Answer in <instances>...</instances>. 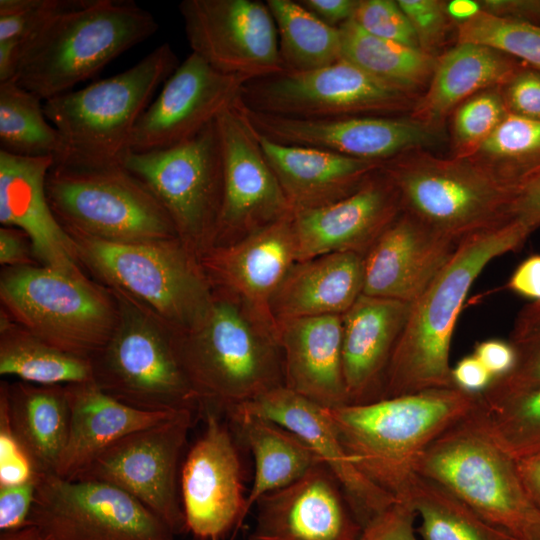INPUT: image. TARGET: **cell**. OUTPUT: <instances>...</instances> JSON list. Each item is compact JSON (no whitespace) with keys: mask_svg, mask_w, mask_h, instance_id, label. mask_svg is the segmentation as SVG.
Listing matches in <instances>:
<instances>
[{"mask_svg":"<svg viewBox=\"0 0 540 540\" xmlns=\"http://www.w3.org/2000/svg\"><path fill=\"white\" fill-rule=\"evenodd\" d=\"M539 227L513 217L459 243L450 261L411 303L388 365L381 399L455 387L450 347L469 290L493 259L518 250Z\"/></svg>","mask_w":540,"mask_h":540,"instance_id":"cell-1","label":"cell"},{"mask_svg":"<svg viewBox=\"0 0 540 540\" xmlns=\"http://www.w3.org/2000/svg\"><path fill=\"white\" fill-rule=\"evenodd\" d=\"M480 394L435 388L363 404L326 408L358 470L401 500L425 450L478 406Z\"/></svg>","mask_w":540,"mask_h":540,"instance_id":"cell-2","label":"cell"},{"mask_svg":"<svg viewBox=\"0 0 540 540\" xmlns=\"http://www.w3.org/2000/svg\"><path fill=\"white\" fill-rule=\"evenodd\" d=\"M158 28L132 1L82 0L28 40L13 79L44 102L71 91Z\"/></svg>","mask_w":540,"mask_h":540,"instance_id":"cell-3","label":"cell"},{"mask_svg":"<svg viewBox=\"0 0 540 540\" xmlns=\"http://www.w3.org/2000/svg\"><path fill=\"white\" fill-rule=\"evenodd\" d=\"M173 345L200 411L225 414L284 386L277 342L229 301L214 300L202 323L182 338H173Z\"/></svg>","mask_w":540,"mask_h":540,"instance_id":"cell-4","label":"cell"},{"mask_svg":"<svg viewBox=\"0 0 540 540\" xmlns=\"http://www.w3.org/2000/svg\"><path fill=\"white\" fill-rule=\"evenodd\" d=\"M178 65L172 47L163 43L121 73L44 101V113L66 148L61 162L121 163L156 89Z\"/></svg>","mask_w":540,"mask_h":540,"instance_id":"cell-5","label":"cell"},{"mask_svg":"<svg viewBox=\"0 0 540 540\" xmlns=\"http://www.w3.org/2000/svg\"><path fill=\"white\" fill-rule=\"evenodd\" d=\"M381 170L404 212L458 245L511 219L520 191L469 158H441L421 149L384 162Z\"/></svg>","mask_w":540,"mask_h":540,"instance_id":"cell-6","label":"cell"},{"mask_svg":"<svg viewBox=\"0 0 540 540\" xmlns=\"http://www.w3.org/2000/svg\"><path fill=\"white\" fill-rule=\"evenodd\" d=\"M70 235L79 258L160 325L187 334L208 314L214 299L207 279L180 239L116 243Z\"/></svg>","mask_w":540,"mask_h":540,"instance_id":"cell-7","label":"cell"},{"mask_svg":"<svg viewBox=\"0 0 540 540\" xmlns=\"http://www.w3.org/2000/svg\"><path fill=\"white\" fill-rule=\"evenodd\" d=\"M46 193L70 234L116 243L179 239L158 198L121 163H54Z\"/></svg>","mask_w":540,"mask_h":540,"instance_id":"cell-8","label":"cell"},{"mask_svg":"<svg viewBox=\"0 0 540 540\" xmlns=\"http://www.w3.org/2000/svg\"><path fill=\"white\" fill-rule=\"evenodd\" d=\"M5 313L21 328L66 353L91 359L110 340L118 304L85 277L49 267H11L1 274Z\"/></svg>","mask_w":540,"mask_h":540,"instance_id":"cell-9","label":"cell"},{"mask_svg":"<svg viewBox=\"0 0 540 540\" xmlns=\"http://www.w3.org/2000/svg\"><path fill=\"white\" fill-rule=\"evenodd\" d=\"M118 320L108 343L91 359L93 382L139 410L200 411L165 327L117 294Z\"/></svg>","mask_w":540,"mask_h":540,"instance_id":"cell-10","label":"cell"},{"mask_svg":"<svg viewBox=\"0 0 540 540\" xmlns=\"http://www.w3.org/2000/svg\"><path fill=\"white\" fill-rule=\"evenodd\" d=\"M121 164L158 198L184 244H199L216 235L223 197L217 119L174 146L147 152L128 150Z\"/></svg>","mask_w":540,"mask_h":540,"instance_id":"cell-11","label":"cell"},{"mask_svg":"<svg viewBox=\"0 0 540 540\" xmlns=\"http://www.w3.org/2000/svg\"><path fill=\"white\" fill-rule=\"evenodd\" d=\"M246 108L302 119L389 116L413 107V96L394 89L341 59L307 71H284L246 82Z\"/></svg>","mask_w":540,"mask_h":540,"instance_id":"cell-12","label":"cell"},{"mask_svg":"<svg viewBox=\"0 0 540 540\" xmlns=\"http://www.w3.org/2000/svg\"><path fill=\"white\" fill-rule=\"evenodd\" d=\"M29 525L56 540H174L176 536L126 491L55 473L38 474Z\"/></svg>","mask_w":540,"mask_h":540,"instance_id":"cell-13","label":"cell"},{"mask_svg":"<svg viewBox=\"0 0 540 540\" xmlns=\"http://www.w3.org/2000/svg\"><path fill=\"white\" fill-rule=\"evenodd\" d=\"M194 413L180 410L158 424L120 438L74 479L114 485L139 500L176 536L187 532L178 468Z\"/></svg>","mask_w":540,"mask_h":540,"instance_id":"cell-14","label":"cell"},{"mask_svg":"<svg viewBox=\"0 0 540 540\" xmlns=\"http://www.w3.org/2000/svg\"><path fill=\"white\" fill-rule=\"evenodd\" d=\"M179 12L192 52L219 72L250 81L285 71L266 2L183 0Z\"/></svg>","mask_w":540,"mask_h":540,"instance_id":"cell-15","label":"cell"},{"mask_svg":"<svg viewBox=\"0 0 540 540\" xmlns=\"http://www.w3.org/2000/svg\"><path fill=\"white\" fill-rule=\"evenodd\" d=\"M200 412L205 428L182 464L180 497L187 532L199 540H218L246 516L242 464L233 430L221 413Z\"/></svg>","mask_w":540,"mask_h":540,"instance_id":"cell-16","label":"cell"},{"mask_svg":"<svg viewBox=\"0 0 540 540\" xmlns=\"http://www.w3.org/2000/svg\"><path fill=\"white\" fill-rule=\"evenodd\" d=\"M239 107L265 138L284 145L325 150L351 158L384 163L436 142L438 129L409 118L353 116L302 119Z\"/></svg>","mask_w":540,"mask_h":540,"instance_id":"cell-17","label":"cell"},{"mask_svg":"<svg viewBox=\"0 0 540 540\" xmlns=\"http://www.w3.org/2000/svg\"><path fill=\"white\" fill-rule=\"evenodd\" d=\"M248 81L219 72L191 52L141 115L129 150H160L190 139L234 105Z\"/></svg>","mask_w":540,"mask_h":540,"instance_id":"cell-18","label":"cell"},{"mask_svg":"<svg viewBox=\"0 0 540 540\" xmlns=\"http://www.w3.org/2000/svg\"><path fill=\"white\" fill-rule=\"evenodd\" d=\"M238 101L217 118L223 197L216 235L244 237L293 210Z\"/></svg>","mask_w":540,"mask_h":540,"instance_id":"cell-19","label":"cell"},{"mask_svg":"<svg viewBox=\"0 0 540 540\" xmlns=\"http://www.w3.org/2000/svg\"><path fill=\"white\" fill-rule=\"evenodd\" d=\"M402 211L399 194L381 169L334 203L293 211L297 262L336 252L364 256Z\"/></svg>","mask_w":540,"mask_h":540,"instance_id":"cell-20","label":"cell"},{"mask_svg":"<svg viewBox=\"0 0 540 540\" xmlns=\"http://www.w3.org/2000/svg\"><path fill=\"white\" fill-rule=\"evenodd\" d=\"M230 412L266 418L298 435L333 473L362 528L396 501L354 465L326 408L280 386Z\"/></svg>","mask_w":540,"mask_h":540,"instance_id":"cell-21","label":"cell"},{"mask_svg":"<svg viewBox=\"0 0 540 540\" xmlns=\"http://www.w3.org/2000/svg\"><path fill=\"white\" fill-rule=\"evenodd\" d=\"M255 505L250 540H356L362 531L339 482L323 463Z\"/></svg>","mask_w":540,"mask_h":540,"instance_id":"cell-22","label":"cell"},{"mask_svg":"<svg viewBox=\"0 0 540 540\" xmlns=\"http://www.w3.org/2000/svg\"><path fill=\"white\" fill-rule=\"evenodd\" d=\"M55 163L49 157H25L0 150V222L22 231L43 266L84 277L74 239L49 204L46 178Z\"/></svg>","mask_w":540,"mask_h":540,"instance_id":"cell-23","label":"cell"},{"mask_svg":"<svg viewBox=\"0 0 540 540\" xmlns=\"http://www.w3.org/2000/svg\"><path fill=\"white\" fill-rule=\"evenodd\" d=\"M297 263L293 211L213 250L205 265L249 307L276 340L277 322L271 301L290 269Z\"/></svg>","mask_w":540,"mask_h":540,"instance_id":"cell-24","label":"cell"},{"mask_svg":"<svg viewBox=\"0 0 540 540\" xmlns=\"http://www.w3.org/2000/svg\"><path fill=\"white\" fill-rule=\"evenodd\" d=\"M457 247L402 211L364 255L362 294L411 304L446 266Z\"/></svg>","mask_w":540,"mask_h":540,"instance_id":"cell-25","label":"cell"},{"mask_svg":"<svg viewBox=\"0 0 540 540\" xmlns=\"http://www.w3.org/2000/svg\"><path fill=\"white\" fill-rule=\"evenodd\" d=\"M284 387L324 407L348 404L342 362V318L323 315L277 321Z\"/></svg>","mask_w":540,"mask_h":540,"instance_id":"cell-26","label":"cell"},{"mask_svg":"<svg viewBox=\"0 0 540 540\" xmlns=\"http://www.w3.org/2000/svg\"><path fill=\"white\" fill-rule=\"evenodd\" d=\"M410 303L361 294L342 318V362L348 404L382 398L388 365Z\"/></svg>","mask_w":540,"mask_h":540,"instance_id":"cell-27","label":"cell"},{"mask_svg":"<svg viewBox=\"0 0 540 540\" xmlns=\"http://www.w3.org/2000/svg\"><path fill=\"white\" fill-rule=\"evenodd\" d=\"M255 132L293 211L322 207L350 195L383 164L315 148L284 145Z\"/></svg>","mask_w":540,"mask_h":540,"instance_id":"cell-28","label":"cell"},{"mask_svg":"<svg viewBox=\"0 0 540 540\" xmlns=\"http://www.w3.org/2000/svg\"><path fill=\"white\" fill-rule=\"evenodd\" d=\"M66 390L69 431L55 474L70 480L120 438L178 412H150L130 407L103 392L93 381L66 385Z\"/></svg>","mask_w":540,"mask_h":540,"instance_id":"cell-29","label":"cell"},{"mask_svg":"<svg viewBox=\"0 0 540 540\" xmlns=\"http://www.w3.org/2000/svg\"><path fill=\"white\" fill-rule=\"evenodd\" d=\"M525 64L488 46L457 43L437 57L424 94L410 117L439 129L450 113L472 96L503 87Z\"/></svg>","mask_w":540,"mask_h":540,"instance_id":"cell-30","label":"cell"},{"mask_svg":"<svg viewBox=\"0 0 540 540\" xmlns=\"http://www.w3.org/2000/svg\"><path fill=\"white\" fill-rule=\"evenodd\" d=\"M364 256L336 252L297 262L275 292L271 312L281 319L343 315L360 297Z\"/></svg>","mask_w":540,"mask_h":540,"instance_id":"cell-31","label":"cell"},{"mask_svg":"<svg viewBox=\"0 0 540 540\" xmlns=\"http://www.w3.org/2000/svg\"><path fill=\"white\" fill-rule=\"evenodd\" d=\"M10 426L38 474L55 473L66 445L70 408L66 385L0 386Z\"/></svg>","mask_w":540,"mask_h":540,"instance_id":"cell-32","label":"cell"},{"mask_svg":"<svg viewBox=\"0 0 540 540\" xmlns=\"http://www.w3.org/2000/svg\"><path fill=\"white\" fill-rule=\"evenodd\" d=\"M225 416L254 457L255 472L246 496L245 515L261 497L292 484L322 463L298 435L280 424L250 414L230 412Z\"/></svg>","mask_w":540,"mask_h":540,"instance_id":"cell-33","label":"cell"},{"mask_svg":"<svg viewBox=\"0 0 540 540\" xmlns=\"http://www.w3.org/2000/svg\"><path fill=\"white\" fill-rule=\"evenodd\" d=\"M342 59L380 82L414 96L427 87L437 57L420 48L381 39L363 31L353 20L339 27Z\"/></svg>","mask_w":540,"mask_h":540,"instance_id":"cell-34","label":"cell"},{"mask_svg":"<svg viewBox=\"0 0 540 540\" xmlns=\"http://www.w3.org/2000/svg\"><path fill=\"white\" fill-rule=\"evenodd\" d=\"M6 314V313H5ZM1 317L0 374L42 385H70L93 381L89 359L61 351Z\"/></svg>","mask_w":540,"mask_h":540,"instance_id":"cell-35","label":"cell"},{"mask_svg":"<svg viewBox=\"0 0 540 540\" xmlns=\"http://www.w3.org/2000/svg\"><path fill=\"white\" fill-rule=\"evenodd\" d=\"M398 501L412 506L420 520L417 531L423 540H514L449 488L418 473Z\"/></svg>","mask_w":540,"mask_h":540,"instance_id":"cell-36","label":"cell"},{"mask_svg":"<svg viewBox=\"0 0 540 540\" xmlns=\"http://www.w3.org/2000/svg\"><path fill=\"white\" fill-rule=\"evenodd\" d=\"M273 16L285 71L317 70L342 59L339 28L331 27L298 1L267 0Z\"/></svg>","mask_w":540,"mask_h":540,"instance_id":"cell-37","label":"cell"},{"mask_svg":"<svg viewBox=\"0 0 540 540\" xmlns=\"http://www.w3.org/2000/svg\"><path fill=\"white\" fill-rule=\"evenodd\" d=\"M0 150L55 163L66 158L63 139L47 119L42 100L14 79L0 83Z\"/></svg>","mask_w":540,"mask_h":540,"instance_id":"cell-38","label":"cell"},{"mask_svg":"<svg viewBox=\"0 0 540 540\" xmlns=\"http://www.w3.org/2000/svg\"><path fill=\"white\" fill-rule=\"evenodd\" d=\"M470 416L513 460L540 453V384L504 396L480 394Z\"/></svg>","mask_w":540,"mask_h":540,"instance_id":"cell-39","label":"cell"},{"mask_svg":"<svg viewBox=\"0 0 540 540\" xmlns=\"http://www.w3.org/2000/svg\"><path fill=\"white\" fill-rule=\"evenodd\" d=\"M469 159L521 190L540 178V121L508 113Z\"/></svg>","mask_w":540,"mask_h":540,"instance_id":"cell-40","label":"cell"},{"mask_svg":"<svg viewBox=\"0 0 540 540\" xmlns=\"http://www.w3.org/2000/svg\"><path fill=\"white\" fill-rule=\"evenodd\" d=\"M457 27V43L488 46L540 70V25L480 10Z\"/></svg>","mask_w":540,"mask_h":540,"instance_id":"cell-41","label":"cell"},{"mask_svg":"<svg viewBox=\"0 0 540 540\" xmlns=\"http://www.w3.org/2000/svg\"><path fill=\"white\" fill-rule=\"evenodd\" d=\"M515 363L505 375L494 378L480 394L504 396L540 384V300L525 305L517 314L510 332Z\"/></svg>","mask_w":540,"mask_h":540,"instance_id":"cell-42","label":"cell"},{"mask_svg":"<svg viewBox=\"0 0 540 540\" xmlns=\"http://www.w3.org/2000/svg\"><path fill=\"white\" fill-rule=\"evenodd\" d=\"M507 114L501 88L482 91L459 105L451 123L454 157H471Z\"/></svg>","mask_w":540,"mask_h":540,"instance_id":"cell-43","label":"cell"},{"mask_svg":"<svg viewBox=\"0 0 540 540\" xmlns=\"http://www.w3.org/2000/svg\"><path fill=\"white\" fill-rule=\"evenodd\" d=\"M82 0H0V42H10L21 55L28 40L52 17Z\"/></svg>","mask_w":540,"mask_h":540,"instance_id":"cell-44","label":"cell"},{"mask_svg":"<svg viewBox=\"0 0 540 540\" xmlns=\"http://www.w3.org/2000/svg\"><path fill=\"white\" fill-rule=\"evenodd\" d=\"M366 33L420 48L413 27L394 0H359L352 19Z\"/></svg>","mask_w":540,"mask_h":540,"instance_id":"cell-45","label":"cell"},{"mask_svg":"<svg viewBox=\"0 0 540 540\" xmlns=\"http://www.w3.org/2000/svg\"><path fill=\"white\" fill-rule=\"evenodd\" d=\"M409 19L421 50L434 55L443 44L449 21L446 2L439 0H397Z\"/></svg>","mask_w":540,"mask_h":540,"instance_id":"cell-46","label":"cell"},{"mask_svg":"<svg viewBox=\"0 0 540 540\" xmlns=\"http://www.w3.org/2000/svg\"><path fill=\"white\" fill-rule=\"evenodd\" d=\"M37 475L31 459L10 426L6 405L0 398V485L21 484Z\"/></svg>","mask_w":540,"mask_h":540,"instance_id":"cell-47","label":"cell"},{"mask_svg":"<svg viewBox=\"0 0 540 540\" xmlns=\"http://www.w3.org/2000/svg\"><path fill=\"white\" fill-rule=\"evenodd\" d=\"M501 92L508 113L540 121V70L524 65Z\"/></svg>","mask_w":540,"mask_h":540,"instance_id":"cell-48","label":"cell"},{"mask_svg":"<svg viewBox=\"0 0 540 540\" xmlns=\"http://www.w3.org/2000/svg\"><path fill=\"white\" fill-rule=\"evenodd\" d=\"M417 515L406 501L396 500L362 528L356 540H418Z\"/></svg>","mask_w":540,"mask_h":540,"instance_id":"cell-49","label":"cell"},{"mask_svg":"<svg viewBox=\"0 0 540 540\" xmlns=\"http://www.w3.org/2000/svg\"><path fill=\"white\" fill-rule=\"evenodd\" d=\"M38 475L27 482L0 485V530L15 531L29 525V517L33 507Z\"/></svg>","mask_w":540,"mask_h":540,"instance_id":"cell-50","label":"cell"},{"mask_svg":"<svg viewBox=\"0 0 540 540\" xmlns=\"http://www.w3.org/2000/svg\"><path fill=\"white\" fill-rule=\"evenodd\" d=\"M494 378L507 374L515 363V351L509 341L484 340L476 344L473 353Z\"/></svg>","mask_w":540,"mask_h":540,"instance_id":"cell-51","label":"cell"},{"mask_svg":"<svg viewBox=\"0 0 540 540\" xmlns=\"http://www.w3.org/2000/svg\"><path fill=\"white\" fill-rule=\"evenodd\" d=\"M451 376L455 387L474 394L482 393L494 379L474 354L463 357L451 369Z\"/></svg>","mask_w":540,"mask_h":540,"instance_id":"cell-52","label":"cell"},{"mask_svg":"<svg viewBox=\"0 0 540 540\" xmlns=\"http://www.w3.org/2000/svg\"><path fill=\"white\" fill-rule=\"evenodd\" d=\"M478 3L485 13L540 25V0H481Z\"/></svg>","mask_w":540,"mask_h":540,"instance_id":"cell-53","label":"cell"},{"mask_svg":"<svg viewBox=\"0 0 540 540\" xmlns=\"http://www.w3.org/2000/svg\"><path fill=\"white\" fill-rule=\"evenodd\" d=\"M298 2L325 24L339 28L353 19L359 0H299Z\"/></svg>","mask_w":540,"mask_h":540,"instance_id":"cell-54","label":"cell"},{"mask_svg":"<svg viewBox=\"0 0 540 540\" xmlns=\"http://www.w3.org/2000/svg\"><path fill=\"white\" fill-rule=\"evenodd\" d=\"M507 287L533 301L540 300V255H532L520 263Z\"/></svg>","mask_w":540,"mask_h":540,"instance_id":"cell-55","label":"cell"},{"mask_svg":"<svg viewBox=\"0 0 540 540\" xmlns=\"http://www.w3.org/2000/svg\"><path fill=\"white\" fill-rule=\"evenodd\" d=\"M22 231L2 227L0 229V263L1 265L19 267L30 265L29 253ZM26 236V235H25Z\"/></svg>","mask_w":540,"mask_h":540,"instance_id":"cell-56","label":"cell"},{"mask_svg":"<svg viewBox=\"0 0 540 540\" xmlns=\"http://www.w3.org/2000/svg\"><path fill=\"white\" fill-rule=\"evenodd\" d=\"M511 216L540 226V178L521 188L511 206Z\"/></svg>","mask_w":540,"mask_h":540,"instance_id":"cell-57","label":"cell"},{"mask_svg":"<svg viewBox=\"0 0 540 540\" xmlns=\"http://www.w3.org/2000/svg\"><path fill=\"white\" fill-rule=\"evenodd\" d=\"M515 464L526 494L540 509V453L515 460Z\"/></svg>","mask_w":540,"mask_h":540,"instance_id":"cell-58","label":"cell"},{"mask_svg":"<svg viewBox=\"0 0 540 540\" xmlns=\"http://www.w3.org/2000/svg\"><path fill=\"white\" fill-rule=\"evenodd\" d=\"M446 9L449 17L457 20L458 23L467 20L480 11L478 1L471 0H454L446 2Z\"/></svg>","mask_w":540,"mask_h":540,"instance_id":"cell-59","label":"cell"},{"mask_svg":"<svg viewBox=\"0 0 540 540\" xmlns=\"http://www.w3.org/2000/svg\"><path fill=\"white\" fill-rule=\"evenodd\" d=\"M0 540H56L41 529L28 525L24 528L10 531L1 532Z\"/></svg>","mask_w":540,"mask_h":540,"instance_id":"cell-60","label":"cell"}]
</instances>
